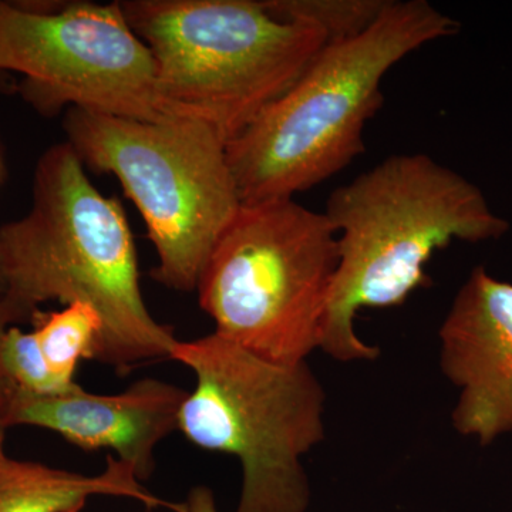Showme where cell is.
<instances>
[{
  "label": "cell",
  "instance_id": "obj_14",
  "mask_svg": "<svg viewBox=\"0 0 512 512\" xmlns=\"http://www.w3.org/2000/svg\"><path fill=\"white\" fill-rule=\"evenodd\" d=\"M2 363L9 382L19 392L33 396L69 393L50 372L35 333L10 326L3 340ZM74 390V389H73Z\"/></svg>",
  "mask_w": 512,
  "mask_h": 512
},
{
  "label": "cell",
  "instance_id": "obj_1",
  "mask_svg": "<svg viewBox=\"0 0 512 512\" xmlns=\"http://www.w3.org/2000/svg\"><path fill=\"white\" fill-rule=\"evenodd\" d=\"M0 298L20 322L50 301L93 306L103 320L93 360L120 375L170 359L178 340L144 302L126 212L94 187L67 141L37 161L28 214L0 227Z\"/></svg>",
  "mask_w": 512,
  "mask_h": 512
},
{
  "label": "cell",
  "instance_id": "obj_7",
  "mask_svg": "<svg viewBox=\"0 0 512 512\" xmlns=\"http://www.w3.org/2000/svg\"><path fill=\"white\" fill-rule=\"evenodd\" d=\"M338 265L323 212L293 198L242 204L205 262L198 302L221 338L269 362H308Z\"/></svg>",
  "mask_w": 512,
  "mask_h": 512
},
{
  "label": "cell",
  "instance_id": "obj_13",
  "mask_svg": "<svg viewBox=\"0 0 512 512\" xmlns=\"http://www.w3.org/2000/svg\"><path fill=\"white\" fill-rule=\"evenodd\" d=\"M281 18L316 26L329 42L360 35L379 19L390 0H266Z\"/></svg>",
  "mask_w": 512,
  "mask_h": 512
},
{
  "label": "cell",
  "instance_id": "obj_15",
  "mask_svg": "<svg viewBox=\"0 0 512 512\" xmlns=\"http://www.w3.org/2000/svg\"><path fill=\"white\" fill-rule=\"evenodd\" d=\"M19 323L22 322H20L18 313L13 311L8 303L0 298V414L6 409L13 393L16 392L15 387H13V384L9 382L8 376H6L5 369H3V340H5L6 332H8L10 326L19 325Z\"/></svg>",
  "mask_w": 512,
  "mask_h": 512
},
{
  "label": "cell",
  "instance_id": "obj_10",
  "mask_svg": "<svg viewBox=\"0 0 512 512\" xmlns=\"http://www.w3.org/2000/svg\"><path fill=\"white\" fill-rule=\"evenodd\" d=\"M187 396V390L151 377L109 396L86 392L80 384L57 396L16 390L0 414V427H40L82 450L107 448L130 464L143 483L153 476L158 444L178 430Z\"/></svg>",
  "mask_w": 512,
  "mask_h": 512
},
{
  "label": "cell",
  "instance_id": "obj_2",
  "mask_svg": "<svg viewBox=\"0 0 512 512\" xmlns=\"http://www.w3.org/2000/svg\"><path fill=\"white\" fill-rule=\"evenodd\" d=\"M323 214L338 234L339 265L320 350L343 363L380 355L356 333L360 309L403 305L430 284L424 269L434 251L510 229L477 185L423 153L394 154L336 188Z\"/></svg>",
  "mask_w": 512,
  "mask_h": 512
},
{
  "label": "cell",
  "instance_id": "obj_18",
  "mask_svg": "<svg viewBox=\"0 0 512 512\" xmlns=\"http://www.w3.org/2000/svg\"><path fill=\"white\" fill-rule=\"evenodd\" d=\"M6 177L5 153H3L2 141H0V187Z\"/></svg>",
  "mask_w": 512,
  "mask_h": 512
},
{
  "label": "cell",
  "instance_id": "obj_5",
  "mask_svg": "<svg viewBox=\"0 0 512 512\" xmlns=\"http://www.w3.org/2000/svg\"><path fill=\"white\" fill-rule=\"evenodd\" d=\"M171 360L194 372L178 430L194 446L237 457L235 512H306L303 457L325 439L326 393L308 362H269L217 333L177 340Z\"/></svg>",
  "mask_w": 512,
  "mask_h": 512
},
{
  "label": "cell",
  "instance_id": "obj_8",
  "mask_svg": "<svg viewBox=\"0 0 512 512\" xmlns=\"http://www.w3.org/2000/svg\"><path fill=\"white\" fill-rule=\"evenodd\" d=\"M43 116L80 109L127 119L164 117L156 63L120 2L0 0V74Z\"/></svg>",
  "mask_w": 512,
  "mask_h": 512
},
{
  "label": "cell",
  "instance_id": "obj_11",
  "mask_svg": "<svg viewBox=\"0 0 512 512\" xmlns=\"http://www.w3.org/2000/svg\"><path fill=\"white\" fill-rule=\"evenodd\" d=\"M100 495L131 498L151 508L165 505L117 457H107L106 468L96 476L8 454L0 458V512H80Z\"/></svg>",
  "mask_w": 512,
  "mask_h": 512
},
{
  "label": "cell",
  "instance_id": "obj_12",
  "mask_svg": "<svg viewBox=\"0 0 512 512\" xmlns=\"http://www.w3.org/2000/svg\"><path fill=\"white\" fill-rule=\"evenodd\" d=\"M39 348L57 382L76 389L74 380L82 360H93L103 332V320L93 306L83 302L66 305L63 311H39L32 319Z\"/></svg>",
  "mask_w": 512,
  "mask_h": 512
},
{
  "label": "cell",
  "instance_id": "obj_9",
  "mask_svg": "<svg viewBox=\"0 0 512 512\" xmlns=\"http://www.w3.org/2000/svg\"><path fill=\"white\" fill-rule=\"evenodd\" d=\"M439 339L441 372L458 390L454 430L481 446L512 433V284L474 268Z\"/></svg>",
  "mask_w": 512,
  "mask_h": 512
},
{
  "label": "cell",
  "instance_id": "obj_6",
  "mask_svg": "<svg viewBox=\"0 0 512 512\" xmlns=\"http://www.w3.org/2000/svg\"><path fill=\"white\" fill-rule=\"evenodd\" d=\"M63 128L84 167L114 175L136 205L157 252L154 281L197 291L212 248L242 205L225 141L184 117L138 120L69 109Z\"/></svg>",
  "mask_w": 512,
  "mask_h": 512
},
{
  "label": "cell",
  "instance_id": "obj_19",
  "mask_svg": "<svg viewBox=\"0 0 512 512\" xmlns=\"http://www.w3.org/2000/svg\"><path fill=\"white\" fill-rule=\"evenodd\" d=\"M5 436H6V430H3L2 427H0V458L5 456Z\"/></svg>",
  "mask_w": 512,
  "mask_h": 512
},
{
  "label": "cell",
  "instance_id": "obj_16",
  "mask_svg": "<svg viewBox=\"0 0 512 512\" xmlns=\"http://www.w3.org/2000/svg\"><path fill=\"white\" fill-rule=\"evenodd\" d=\"M180 512H220L211 488L197 485L191 488L187 501L180 505Z\"/></svg>",
  "mask_w": 512,
  "mask_h": 512
},
{
  "label": "cell",
  "instance_id": "obj_4",
  "mask_svg": "<svg viewBox=\"0 0 512 512\" xmlns=\"http://www.w3.org/2000/svg\"><path fill=\"white\" fill-rule=\"evenodd\" d=\"M156 63L164 116L208 124L228 144L288 92L329 39L266 0H127Z\"/></svg>",
  "mask_w": 512,
  "mask_h": 512
},
{
  "label": "cell",
  "instance_id": "obj_17",
  "mask_svg": "<svg viewBox=\"0 0 512 512\" xmlns=\"http://www.w3.org/2000/svg\"><path fill=\"white\" fill-rule=\"evenodd\" d=\"M13 89L12 80H10L9 76H5V74H0V92L8 93Z\"/></svg>",
  "mask_w": 512,
  "mask_h": 512
},
{
  "label": "cell",
  "instance_id": "obj_3",
  "mask_svg": "<svg viewBox=\"0 0 512 512\" xmlns=\"http://www.w3.org/2000/svg\"><path fill=\"white\" fill-rule=\"evenodd\" d=\"M460 25L426 0H390L360 35L329 42L311 66L241 134L227 158L242 204L293 198L366 150L363 131L400 60Z\"/></svg>",
  "mask_w": 512,
  "mask_h": 512
}]
</instances>
